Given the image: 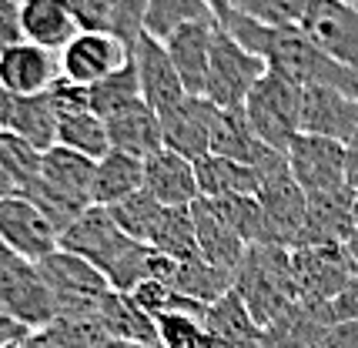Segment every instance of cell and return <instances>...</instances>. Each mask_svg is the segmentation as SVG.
I'll list each match as a JSON object with an SVG mask.
<instances>
[{"label": "cell", "instance_id": "obj_51", "mask_svg": "<svg viewBox=\"0 0 358 348\" xmlns=\"http://www.w3.org/2000/svg\"><path fill=\"white\" fill-rule=\"evenodd\" d=\"M208 7H211V14H215V20H224V17L231 14V0H204Z\"/></svg>", "mask_w": 358, "mask_h": 348}, {"label": "cell", "instance_id": "obj_9", "mask_svg": "<svg viewBox=\"0 0 358 348\" xmlns=\"http://www.w3.org/2000/svg\"><path fill=\"white\" fill-rule=\"evenodd\" d=\"M298 27L325 50L331 61L358 74V3L348 0H308Z\"/></svg>", "mask_w": 358, "mask_h": 348}, {"label": "cell", "instance_id": "obj_53", "mask_svg": "<svg viewBox=\"0 0 358 348\" xmlns=\"http://www.w3.org/2000/svg\"><path fill=\"white\" fill-rule=\"evenodd\" d=\"M104 348H148V345H134V342H121V338H108Z\"/></svg>", "mask_w": 358, "mask_h": 348}, {"label": "cell", "instance_id": "obj_42", "mask_svg": "<svg viewBox=\"0 0 358 348\" xmlns=\"http://www.w3.org/2000/svg\"><path fill=\"white\" fill-rule=\"evenodd\" d=\"M71 17L84 34H110L114 31V3L110 0H67Z\"/></svg>", "mask_w": 358, "mask_h": 348}, {"label": "cell", "instance_id": "obj_25", "mask_svg": "<svg viewBox=\"0 0 358 348\" xmlns=\"http://www.w3.org/2000/svg\"><path fill=\"white\" fill-rule=\"evenodd\" d=\"M144 191V161L124 151H108L94 168L91 201L101 208H114L131 194Z\"/></svg>", "mask_w": 358, "mask_h": 348}, {"label": "cell", "instance_id": "obj_12", "mask_svg": "<svg viewBox=\"0 0 358 348\" xmlns=\"http://www.w3.org/2000/svg\"><path fill=\"white\" fill-rule=\"evenodd\" d=\"M131 61L138 67V84H141V101L157 114V117H168L171 111H178L187 101V91L178 71H174L171 57L161 41L141 34L138 44L131 48Z\"/></svg>", "mask_w": 358, "mask_h": 348}, {"label": "cell", "instance_id": "obj_17", "mask_svg": "<svg viewBox=\"0 0 358 348\" xmlns=\"http://www.w3.org/2000/svg\"><path fill=\"white\" fill-rule=\"evenodd\" d=\"M144 191L164 208H191L201 198L194 164L168 147L144 158Z\"/></svg>", "mask_w": 358, "mask_h": 348}, {"label": "cell", "instance_id": "obj_40", "mask_svg": "<svg viewBox=\"0 0 358 348\" xmlns=\"http://www.w3.org/2000/svg\"><path fill=\"white\" fill-rule=\"evenodd\" d=\"M308 0H231L234 14H245L268 27H295Z\"/></svg>", "mask_w": 358, "mask_h": 348}, {"label": "cell", "instance_id": "obj_18", "mask_svg": "<svg viewBox=\"0 0 358 348\" xmlns=\"http://www.w3.org/2000/svg\"><path fill=\"white\" fill-rule=\"evenodd\" d=\"M218 20H204V24H187L181 31H174L164 41V50L171 57L178 78L185 84L187 97H204L208 84V64H211V37H215Z\"/></svg>", "mask_w": 358, "mask_h": 348}, {"label": "cell", "instance_id": "obj_55", "mask_svg": "<svg viewBox=\"0 0 358 348\" xmlns=\"http://www.w3.org/2000/svg\"><path fill=\"white\" fill-rule=\"evenodd\" d=\"M10 258H14V254H10V248H7V245H3V241H0V268H3V265H7V261H10Z\"/></svg>", "mask_w": 358, "mask_h": 348}, {"label": "cell", "instance_id": "obj_5", "mask_svg": "<svg viewBox=\"0 0 358 348\" xmlns=\"http://www.w3.org/2000/svg\"><path fill=\"white\" fill-rule=\"evenodd\" d=\"M268 64L245 50L221 24H215L211 37V64H208V84H204V101L215 108H241L251 87L265 78Z\"/></svg>", "mask_w": 358, "mask_h": 348}, {"label": "cell", "instance_id": "obj_11", "mask_svg": "<svg viewBox=\"0 0 358 348\" xmlns=\"http://www.w3.org/2000/svg\"><path fill=\"white\" fill-rule=\"evenodd\" d=\"M57 228L44 218V211L24 194L0 198V241L10 248V254L24 261H44L47 254L57 252Z\"/></svg>", "mask_w": 358, "mask_h": 348}, {"label": "cell", "instance_id": "obj_27", "mask_svg": "<svg viewBox=\"0 0 358 348\" xmlns=\"http://www.w3.org/2000/svg\"><path fill=\"white\" fill-rule=\"evenodd\" d=\"M101 325L108 338H121V342H134V345L157 348V325L151 315H144L134 301L110 288L104 301H101Z\"/></svg>", "mask_w": 358, "mask_h": 348}, {"label": "cell", "instance_id": "obj_32", "mask_svg": "<svg viewBox=\"0 0 358 348\" xmlns=\"http://www.w3.org/2000/svg\"><path fill=\"white\" fill-rule=\"evenodd\" d=\"M204 20H215L204 0H148L144 34L164 44L174 31H181L187 24H204Z\"/></svg>", "mask_w": 358, "mask_h": 348}, {"label": "cell", "instance_id": "obj_14", "mask_svg": "<svg viewBox=\"0 0 358 348\" xmlns=\"http://www.w3.org/2000/svg\"><path fill=\"white\" fill-rule=\"evenodd\" d=\"M288 168L295 174L298 188L305 194H318V191H331L348 184L345 181V144L328 141V138H315V134H298L285 151Z\"/></svg>", "mask_w": 358, "mask_h": 348}, {"label": "cell", "instance_id": "obj_1", "mask_svg": "<svg viewBox=\"0 0 358 348\" xmlns=\"http://www.w3.org/2000/svg\"><path fill=\"white\" fill-rule=\"evenodd\" d=\"M218 24L245 50L258 54L268 64V71L285 74L288 80H295L298 87L322 84V87H338L345 94L358 97L355 71H348L338 61H331L298 24L295 27H268V24H258V20H251L245 14H234V10L224 20H218Z\"/></svg>", "mask_w": 358, "mask_h": 348}, {"label": "cell", "instance_id": "obj_45", "mask_svg": "<svg viewBox=\"0 0 358 348\" xmlns=\"http://www.w3.org/2000/svg\"><path fill=\"white\" fill-rule=\"evenodd\" d=\"M312 348H358V321H335L315 338Z\"/></svg>", "mask_w": 358, "mask_h": 348}, {"label": "cell", "instance_id": "obj_52", "mask_svg": "<svg viewBox=\"0 0 358 348\" xmlns=\"http://www.w3.org/2000/svg\"><path fill=\"white\" fill-rule=\"evenodd\" d=\"M10 194H17V184L3 174V168H0V198H10Z\"/></svg>", "mask_w": 358, "mask_h": 348}, {"label": "cell", "instance_id": "obj_4", "mask_svg": "<svg viewBox=\"0 0 358 348\" xmlns=\"http://www.w3.org/2000/svg\"><path fill=\"white\" fill-rule=\"evenodd\" d=\"M298 94L301 87L295 80H288L278 71H265V78L251 87V94L241 104L255 138L281 154L298 138Z\"/></svg>", "mask_w": 358, "mask_h": 348}, {"label": "cell", "instance_id": "obj_3", "mask_svg": "<svg viewBox=\"0 0 358 348\" xmlns=\"http://www.w3.org/2000/svg\"><path fill=\"white\" fill-rule=\"evenodd\" d=\"M258 174V205L265 215L268 228V245H281V248H295L298 235L305 228V208H308V194L298 188L295 174L288 168V158L281 151H268L262 164L255 168Z\"/></svg>", "mask_w": 358, "mask_h": 348}, {"label": "cell", "instance_id": "obj_54", "mask_svg": "<svg viewBox=\"0 0 358 348\" xmlns=\"http://www.w3.org/2000/svg\"><path fill=\"white\" fill-rule=\"evenodd\" d=\"M345 245H348V252H352V258H355V265H358V228L348 235V241H345Z\"/></svg>", "mask_w": 358, "mask_h": 348}, {"label": "cell", "instance_id": "obj_35", "mask_svg": "<svg viewBox=\"0 0 358 348\" xmlns=\"http://www.w3.org/2000/svg\"><path fill=\"white\" fill-rule=\"evenodd\" d=\"M57 144L78 151V154H87V158H94V161H101L110 151L108 127H104V121L94 111L57 117Z\"/></svg>", "mask_w": 358, "mask_h": 348}, {"label": "cell", "instance_id": "obj_58", "mask_svg": "<svg viewBox=\"0 0 358 348\" xmlns=\"http://www.w3.org/2000/svg\"><path fill=\"white\" fill-rule=\"evenodd\" d=\"M348 3H355V0H348Z\"/></svg>", "mask_w": 358, "mask_h": 348}, {"label": "cell", "instance_id": "obj_47", "mask_svg": "<svg viewBox=\"0 0 358 348\" xmlns=\"http://www.w3.org/2000/svg\"><path fill=\"white\" fill-rule=\"evenodd\" d=\"M27 328L24 325H17L14 318L3 312V305H0V348H7V345H14V342H20V338H27Z\"/></svg>", "mask_w": 358, "mask_h": 348}, {"label": "cell", "instance_id": "obj_24", "mask_svg": "<svg viewBox=\"0 0 358 348\" xmlns=\"http://www.w3.org/2000/svg\"><path fill=\"white\" fill-rule=\"evenodd\" d=\"M191 218H194V238H198V254H201L208 265H215V268L228 271L234 275L238 265H241V258H245V241L234 235L228 224L221 222L218 215L208 208L204 198H198L194 205H191Z\"/></svg>", "mask_w": 358, "mask_h": 348}, {"label": "cell", "instance_id": "obj_34", "mask_svg": "<svg viewBox=\"0 0 358 348\" xmlns=\"http://www.w3.org/2000/svg\"><path fill=\"white\" fill-rule=\"evenodd\" d=\"M151 248L161 254H168V258H174V261L201 258V254H198V238H194L191 208H164L155 235H151Z\"/></svg>", "mask_w": 358, "mask_h": 348}, {"label": "cell", "instance_id": "obj_38", "mask_svg": "<svg viewBox=\"0 0 358 348\" xmlns=\"http://www.w3.org/2000/svg\"><path fill=\"white\" fill-rule=\"evenodd\" d=\"M41 158L44 154L31 141H24L20 134H10V131H0V168L17 184V191L41 177Z\"/></svg>", "mask_w": 358, "mask_h": 348}, {"label": "cell", "instance_id": "obj_15", "mask_svg": "<svg viewBox=\"0 0 358 348\" xmlns=\"http://www.w3.org/2000/svg\"><path fill=\"white\" fill-rule=\"evenodd\" d=\"M355 188H331L308 194V208H305V228L298 235L295 248H308V245H345L348 235L355 231Z\"/></svg>", "mask_w": 358, "mask_h": 348}, {"label": "cell", "instance_id": "obj_21", "mask_svg": "<svg viewBox=\"0 0 358 348\" xmlns=\"http://www.w3.org/2000/svg\"><path fill=\"white\" fill-rule=\"evenodd\" d=\"M20 31H24L27 44L61 54L74 41L78 24L71 17L67 0H24L20 3Z\"/></svg>", "mask_w": 358, "mask_h": 348}, {"label": "cell", "instance_id": "obj_29", "mask_svg": "<svg viewBox=\"0 0 358 348\" xmlns=\"http://www.w3.org/2000/svg\"><path fill=\"white\" fill-rule=\"evenodd\" d=\"M10 134H20L24 141H31L41 154L47 147L57 144V111L50 104V94H34V97H17L14 121L7 127Z\"/></svg>", "mask_w": 358, "mask_h": 348}, {"label": "cell", "instance_id": "obj_56", "mask_svg": "<svg viewBox=\"0 0 358 348\" xmlns=\"http://www.w3.org/2000/svg\"><path fill=\"white\" fill-rule=\"evenodd\" d=\"M211 348H268V345H265V338H262V342H255V345H211Z\"/></svg>", "mask_w": 358, "mask_h": 348}, {"label": "cell", "instance_id": "obj_43", "mask_svg": "<svg viewBox=\"0 0 358 348\" xmlns=\"http://www.w3.org/2000/svg\"><path fill=\"white\" fill-rule=\"evenodd\" d=\"M318 315L325 325H335V321H358V275L345 285V291L338 298H331L328 305H318Z\"/></svg>", "mask_w": 358, "mask_h": 348}, {"label": "cell", "instance_id": "obj_16", "mask_svg": "<svg viewBox=\"0 0 358 348\" xmlns=\"http://www.w3.org/2000/svg\"><path fill=\"white\" fill-rule=\"evenodd\" d=\"M57 80H61V61L54 50H44L27 41L0 50V87H7L10 94H47Z\"/></svg>", "mask_w": 358, "mask_h": 348}, {"label": "cell", "instance_id": "obj_48", "mask_svg": "<svg viewBox=\"0 0 358 348\" xmlns=\"http://www.w3.org/2000/svg\"><path fill=\"white\" fill-rule=\"evenodd\" d=\"M7 348H64V342L50 328H44V332H31L27 338H20V342H14Z\"/></svg>", "mask_w": 358, "mask_h": 348}, {"label": "cell", "instance_id": "obj_7", "mask_svg": "<svg viewBox=\"0 0 358 348\" xmlns=\"http://www.w3.org/2000/svg\"><path fill=\"white\" fill-rule=\"evenodd\" d=\"M0 305L27 332H44L57 318V298L47 285L41 265L24 261L17 254L0 268Z\"/></svg>", "mask_w": 358, "mask_h": 348}, {"label": "cell", "instance_id": "obj_6", "mask_svg": "<svg viewBox=\"0 0 358 348\" xmlns=\"http://www.w3.org/2000/svg\"><path fill=\"white\" fill-rule=\"evenodd\" d=\"M292 275L298 301L318 308L342 295L345 285L358 275V265L348 245H308V248H292Z\"/></svg>", "mask_w": 358, "mask_h": 348}, {"label": "cell", "instance_id": "obj_44", "mask_svg": "<svg viewBox=\"0 0 358 348\" xmlns=\"http://www.w3.org/2000/svg\"><path fill=\"white\" fill-rule=\"evenodd\" d=\"M50 104H54V111L57 117L64 114H80V111H91V101H87V87H78V84H71V80H57L50 91Z\"/></svg>", "mask_w": 358, "mask_h": 348}, {"label": "cell", "instance_id": "obj_36", "mask_svg": "<svg viewBox=\"0 0 358 348\" xmlns=\"http://www.w3.org/2000/svg\"><path fill=\"white\" fill-rule=\"evenodd\" d=\"M87 101H91V111L104 121L114 111H121L127 104L141 101V84H138V67L134 61H127L121 71L108 74L104 80H97L94 87H87Z\"/></svg>", "mask_w": 358, "mask_h": 348}, {"label": "cell", "instance_id": "obj_28", "mask_svg": "<svg viewBox=\"0 0 358 348\" xmlns=\"http://www.w3.org/2000/svg\"><path fill=\"white\" fill-rule=\"evenodd\" d=\"M194 177L201 198H224V194H258V174L255 168L231 158L204 154L194 161Z\"/></svg>", "mask_w": 358, "mask_h": 348}, {"label": "cell", "instance_id": "obj_57", "mask_svg": "<svg viewBox=\"0 0 358 348\" xmlns=\"http://www.w3.org/2000/svg\"><path fill=\"white\" fill-rule=\"evenodd\" d=\"M355 228H358V194H355Z\"/></svg>", "mask_w": 358, "mask_h": 348}, {"label": "cell", "instance_id": "obj_19", "mask_svg": "<svg viewBox=\"0 0 358 348\" xmlns=\"http://www.w3.org/2000/svg\"><path fill=\"white\" fill-rule=\"evenodd\" d=\"M211 101L204 97H187L185 104L161 117V138L164 147L187 158L191 164L211 154Z\"/></svg>", "mask_w": 358, "mask_h": 348}, {"label": "cell", "instance_id": "obj_37", "mask_svg": "<svg viewBox=\"0 0 358 348\" xmlns=\"http://www.w3.org/2000/svg\"><path fill=\"white\" fill-rule=\"evenodd\" d=\"M114 224L124 231L127 238H134L141 245H151V235H155L157 222H161V215H164V205L155 201L148 191H138V194H131L124 201H117L114 208H108Z\"/></svg>", "mask_w": 358, "mask_h": 348}, {"label": "cell", "instance_id": "obj_20", "mask_svg": "<svg viewBox=\"0 0 358 348\" xmlns=\"http://www.w3.org/2000/svg\"><path fill=\"white\" fill-rule=\"evenodd\" d=\"M104 127H108L110 151H124V154H134L144 161L164 147L161 117L144 101H134L121 111H114L110 117H104Z\"/></svg>", "mask_w": 358, "mask_h": 348}, {"label": "cell", "instance_id": "obj_30", "mask_svg": "<svg viewBox=\"0 0 358 348\" xmlns=\"http://www.w3.org/2000/svg\"><path fill=\"white\" fill-rule=\"evenodd\" d=\"M231 285H234V275L215 268V265H208L204 258L178 261V265H174V275H171L174 291H178V295H185V298L201 301V305L218 301L224 291H231Z\"/></svg>", "mask_w": 358, "mask_h": 348}, {"label": "cell", "instance_id": "obj_41", "mask_svg": "<svg viewBox=\"0 0 358 348\" xmlns=\"http://www.w3.org/2000/svg\"><path fill=\"white\" fill-rule=\"evenodd\" d=\"M114 3V37L124 44L127 50L138 44L144 34V14H148V0H110Z\"/></svg>", "mask_w": 358, "mask_h": 348}, {"label": "cell", "instance_id": "obj_50", "mask_svg": "<svg viewBox=\"0 0 358 348\" xmlns=\"http://www.w3.org/2000/svg\"><path fill=\"white\" fill-rule=\"evenodd\" d=\"M14 108H17V94H10L7 87H0V131H7L14 121Z\"/></svg>", "mask_w": 358, "mask_h": 348}, {"label": "cell", "instance_id": "obj_31", "mask_svg": "<svg viewBox=\"0 0 358 348\" xmlns=\"http://www.w3.org/2000/svg\"><path fill=\"white\" fill-rule=\"evenodd\" d=\"M204 201L245 245H268L265 215L255 194H224V198H204Z\"/></svg>", "mask_w": 358, "mask_h": 348}, {"label": "cell", "instance_id": "obj_10", "mask_svg": "<svg viewBox=\"0 0 358 348\" xmlns=\"http://www.w3.org/2000/svg\"><path fill=\"white\" fill-rule=\"evenodd\" d=\"M358 131V97L345 94L338 87L308 84L298 94V134L328 138L348 147Z\"/></svg>", "mask_w": 358, "mask_h": 348}, {"label": "cell", "instance_id": "obj_33", "mask_svg": "<svg viewBox=\"0 0 358 348\" xmlns=\"http://www.w3.org/2000/svg\"><path fill=\"white\" fill-rule=\"evenodd\" d=\"M328 325L322 321L318 308L308 305H292L285 315H278L265 328V345L268 348H312L315 338L325 332Z\"/></svg>", "mask_w": 358, "mask_h": 348}, {"label": "cell", "instance_id": "obj_2", "mask_svg": "<svg viewBox=\"0 0 358 348\" xmlns=\"http://www.w3.org/2000/svg\"><path fill=\"white\" fill-rule=\"evenodd\" d=\"M234 291L245 301L251 318L268 328L278 315L298 305V288L292 275V248L281 245H248L234 271Z\"/></svg>", "mask_w": 358, "mask_h": 348}, {"label": "cell", "instance_id": "obj_59", "mask_svg": "<svg viewBox=\"0 0 358 348\" xmlns=\"http://www.w3.org/2000/svg\"><path fill=\"white\" fill-rule=\"evenodd\" d=\"M355 3H358V0H355Z\"/></svg>", "mask_w": 358, "mask_h": 348}, {"label": "cell", "instance_id": "obj_49", "mask_svg": "<svg viewBox=\"0 0 358 348\" xmlns=\"http://www.w3.org/2000/svg\"><path fill=\"white\" fill-rule=\"evenodd\" d=\"M345 181H348V188L358 191V131L345 147Z\"/></svg>", "mask_w": 358, "mask_h": 348}, {"label": "cell", "instance_id": "obj_39", "mask_svg": "<svg viewBox=\"0 0 358 348\" xmlns=\"http://www.w3.org/2000/svg\"><path fill=\"white\" fill-rule=\"evenodd\" d=\"M157 325V348H211V335L201 318L185 312H168L155 318Z\"/></svg>", "mask_w": 358, "mask_h": 348}, {"label": "cell", "instance_id": "obj_13", "mask_svg": "<svg viewBox=\"0 0 358 348\" xmlns=\"http://www.w3.org/2000/svg\"><path fill=\"white\" fill-rule=\"evenodd\" d=\"M61 61V78L78 84V87H94L97 80L121 71L131 61V50L114 37V34H84L78 31L74 41L57 54Z\"/></svg>", "mask_w": 358, "mask_h": 348}, {"label": "cell", "instance_id": "obj_46", "mask_svg": "<svg viewBox=\"0 0 358 348\" xmlns=\"http://www.w3.org/2000/svg\"><path fill=\"white\" fill-rule=\"evenodd\" d=\"M20 41H24V31H20V3L0 0V50L14 48Z\"/></svg>", "mask_w": 358, "mask_h": 348}, {"label": "cell", "instance_id": "obj_26", "mask_svg": "<svg viewBox=\"0 0 358 348\" xmlns=\"http://www.w3.org/2000/svg\"><path fill=\"white\" fill-rule=\"evenodd\" d=\"M204 328L211 335V345H255L265 338V328L251 318L245 301L238 298V291H224L218 301L208 305Z\"/></svg>", "mask_w": 358, "mask_h": 348}, {"label": "cell", "instance_id": "obj_22", "mask_svg": "<svg viewBox=\"0 0 358 348\" xmlns=\"http://www.w3.org/2000/svg\"><path fill=\"white\" fill-rule=\"evenodd\" d=\"M268 151H275V147L255 138L241 108H211V154L258 168Z\"/></svg>", "mask_w": 358, "mask_h": 348}, {"label": "cell", "instance_id": "obj_23", "mask_svg": "<svg viewBox=\"0 0 358 348\" xmlns=\"http://www.w3.org/2000/svg\"><path fill=\"white\" fill-rule=\"evenodd\" d=\"M94 168H97L94 158L54 144V147H47L44 158H41V181H44L47 188L61 191L64 198H71V201L87 208V205H94L91 201Z\"/></svg>", "mask_w": 358, "mask_h": 348}, {"label": "cell", "instance_id": "obj_8", "mask_svg": "<svg viewBox=\"0 0 358 348\" xmlns=\"http://www.w3.org/2000/svg\"><path fill=\"white\" fill-rule=\"evenodd\" d=\"M131 245H134V238H127L124 231L114 224L108 208H101V205L84 208L78 215V222L57 238V248H61V252H71V254H78V258H84V261L94 265L104 278H108V271L124 258V252Z\"/></svg>", "mask_w": 358, "mask_h": 348}]
</instances>
